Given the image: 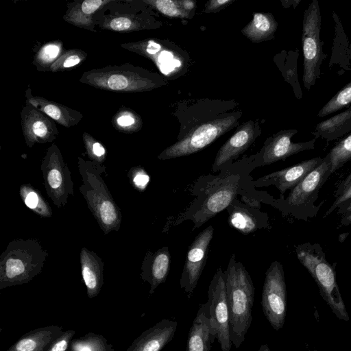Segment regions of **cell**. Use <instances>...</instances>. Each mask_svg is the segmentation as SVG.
<instances>
[{
  "mask_svg": "<svg viewBox=\"0 0 351 351\" xmlns=\"http://www.w3.org/2000/svg\"><path fill=\"white\" fill-rule=\"evenodd\" d=\"M331 165L328 154L315 169L293 188L285 200L287 210L295 217L308 221L316 217L321 205L317 206L321 188L331 175Z\"/></svg>",
  "mask_w": 351,
  "mask_h": 351,
  "instance_id": "6",
  "label": "cell"
},
{
  "mask_svg": "<svg viewBox=\"0 0 351 351\" xmlns=\"http://www.w3.org/2000/svg\"><path fill=\"white\" fill-rule=\"evenodd\" d=\"M60 45L59 44L49 43L44 45L35 57V61L39 66H48L58 59L60 53Z\"/></svg>",
  "mask_w": 351,
  "mask_h": 351,
  "instance_id": "36",
  "label": "cell"
},
{
  "mask_svg": "<svg viewBox=\"0 0 351 351\" xmlns=\"http://www.w3.org/2000/svg\"><path fill=\"white\" fill-rule=\"evenodd\" d=\"M256 138V130L252 121L242 124L237 132L219 149L213 165L214 171L225 163L246 150Z\"/></svg>",
  "mask_w": 351,
  "mask_h": 351,
  "instance_id": "18",
  "label": "cell"
},
{
  "mask_svg": "<svg viewBox=\"0 0 351 351\" xmlns=\"http://www.w3.org/2000/svg\"><path fill=\"white\" fill-rule=\"evenodd\" d=\"M229 223L241 233L247 234L254 232L258 228L255 216L247 208L235 206L232 202L229 205Z\"/></svg>",
  "mask_w": 351,
  "mask_h": 351,
  "instance_id": "27",
  "label": "cell"
},
{
  "mask_svg": "<svg viewBox=\"0 0 351 351\" xmlns=\"http://www.w3.org/2000/svg\"><path fill=\"white\" fill-rule=\"evenodd\" d=\"M170 259L167 247L146 255L142 264L141 276L150 285L149 295L154 293L159 285L165 282L169 271Z\"/></svg>",
  "mask_w": 351,
  "mask_h": 351,
  "instance_id": "20",
  "label": "cell"
},
{
  "mask_svg": "<svg viewBox=\"0 0 351 351\" xmlns=\"http://www.w3.org/2000/svg\"><path fill=\"white\" fill-rule=\"evenodd\" d=\"M351 132V106L316 125L312 134L326 141L340 138Z\"/></svg>",
  "mask_w": 351,
  "mask_h": 351,
  "instance_id": "23",
  "label": "cell"
},
{
  "mask_svg": "<svg viewBox=\"0 0 351 351\" xmlns=\"http://www.w3.org/2000/svg\"><path fill=\"white\" fill-rule=\"evenodd\" d=\"M84 141L89 158L92 161L102 164L105 160L106 149L98 141H95L90 135L84 134Z\"/></svg>",
  "mask_w": 351,
  "mask_h": 351,
  "instance_id": "37",
  "label": "cell"
},
{
  "mask_svg": "<svg viewBox=\"0 0 351 351\" xmlns=\"http://www.w3.org/2000/svg\"><path fill=\"white\" fill-rule=\"evenodd\" d=\"M62 327L49 325L30 330L5 351H46L50 343L62 332Z\"/></svg>",
  "mask_w": 351,
  "mask_h": 351,
  "instance_id": "22",
  "label": "cell"
},
{
  "mask_svg": "<svg viewBox=\"0 0 351 351\" xmlns=\"http://www.w3.org/2000/svg\"><path fill=\"white\" fill-rule=\"evenodd\" d=\"M80 81L97 88L121 93L147 91L157 86L141 69L128 64L86 71Z\"/></svg>",
  "mask_w": 351,
  "mask_h": 351,
  "instance_id": "5",
  "label": "cell"
},
{
  "mask_svg": "<svg viewBox=\"0 0 351 351\" xmlns=\"http://www.w3.org/2000/svg\"><path fill=\"white\" fill-rule=\"evenodd\" d=\"M277 22L269 13H255L252 20L242 29V33L254 43L270 39L277 29Z\"/></svg>",
  "mask_w": 351,
  "mask_h": 351,
  "instance_id": "26",
  "label": "cell"
},
{
  "mask_svg": "<svg viewBox=\"0 0 351 351\" xmlns=\"http://www.w3.org/2000/svg\"><path fill=\"white\" fill-rule=\"evenodd\" d=\"M86 56L82 51L73 49L61 55L50 66V70L56 72L77 65Z\"/></svg>",
  "mask_w": 351,
  "mask_h": 351,
  "instance_id": "35",
  "label": "cell"
},
{
  "mask_svg": "<svg viewBox=\"0 0 351 351\" xmlns=\"http://www.w3.org/2000/svg\"><path fill=\"white\" fill-rule=\"evenodd\" d=\"M340 224L342 226L351 224V210L342 215V217L340 219Z\"/></svg>",
  "mask_w": 351,
  "mask_h": 351,
  "instance_id": "43",
  "label": "cell"
},
{
  "mask_svg": "<svg viewBox=\"0 0 351 351\" xmlns=\"http://www.w3.org/2000/svg\"><path fill=\"white\" fill-rule=\"evenodd\" d=\"M323 161L317 156L306 160L293 166L271 173L257 180L258 186L274 185L281 196L289 189H292L299 184L311 171Z\"/></svg>",
  "mask_w": 351,
  "mask_h": 351,
  "instance_id": "15",
  "label": "cell"
},
{
  "mask_svg": "<svg viewBox=\"0 0 351 351\" xmlns=\"http://www.w3.org/2000/svg\"><path fill=\"white\" fill-rule=\"evenodd\" d=\"M27 102L66 128L76 125L83 117V115L77 110L40 97H27Z\"/></svg>",
  "mask_w": 351,
  "mask_h": 351,
  "instance_id": "24",
  "label": "cell"
},
{
  "mask_svg": "<svg viewBox=\"0 0 351 351\" xmlns=\"http://www.w3.org/2000/svg\"><path fill=\"white\" fill-rule=\"evenodd\" d=\"M239 184V177H230L218 185L207 196L200 210L196 214L195 223L197 227L206 221L227 208L235 197Z\"/></svg>",
  "mask_w": 351,
  "mask_h": 351,
  "instance_id": "16",
  "label": "cell"
},
{
  "mask_svg": "<svg viewBox=\"0 0 351 351\" xmlns=\"http://www.w3.org/2000/svg\"><path fill=\"white\" fill-rule=\"evenodd\" d=\"M297 130H285L275 134L264 148L262 156L263 165H269L306 150L315 148L316 138L308 141L294 143L291 141Z\"/></svg>",
  "mask_w": 351,
  "mask_h": 351,
  "instance_id": "14",
  "label": "cell"
},
{
  "mask_svg": "<svg viewBox=\"0 0 351 351\" xmlns=\"http://www.w3.org/2000/svg\"><path fill=\"white\" fill-rule=\"evenodd\" d=\"M335 199L330 207L324 215V218L329 216L337 210L339 215H341L344 208L351 200V171L349 174L339 184L334 193Z\"/></svg>",
  "mask_w": 351,
  "mask_h": 351,
  "instance_id": "32",
  "label": "cell"
},
{
  "mask_svg": "<svg viewBox=\"0 0 351 351\" xmlns=\"http://www.w3.org/2000/svg\"><path fill=\"white\" fill-rule=\"evenodd\" d=\"M112 1L85 0L71 5L64 16L66 21L79 27L93 31V14L101 7Z\"/></svg>",
  "mask_w": 351,
  "mask_h": 351,
  "instance_id": "25",
  "label": "cell"
},
{
  "mask_svg": "<svg viewBox=\"0 0 351 351\" xmlns=\"http://www.w3.org/2000/svg\"><path fill=\"white\" fill-rule=\"evenodd\" d=\"M350 210H351V200L348 202V204L344 208L341 215H343L344 213H346Z\"/></svg>",
  "mask_w": 351,
  "mask_h": 351,
  "instance_id": "44",
  "label": "cell"
},
{
  "mask_svg": "<svg viewBox=\"0 0 351 351\" xmlns=\"http://www.w3.org/2000/svg\"><path fill=\"white\" fill-rule=\"evenodd\" d=\"M351 106V81L337 92L319 111L318 117L330 115Z\"/></svg>",
  "mask_w": 351,
  "mask_h": 351,
  "instance_id": "33",
  "label": "cell"
},
{
  "mask_svg": "<svg viewBox=\"0 0 351 351\" xmlns=\"http://www.w3.org/2000/svg\"><path fill=\"white\" fill-rule=\"evenodd\" d=\"M232 0H210L205 5V12H217L232 3Z\"/></svg>",
  "mask_w": 351,
  "mask_h": 351,
  "instance_id": "41",
  "label": "cell"
},
{
  "mask_svg": "<svg viewBox=\"0 0 351 351\" xmlns=\"http://www.w3.org/2000/svg\"><path fill=\"white\" fill-rule=\"evenodd\" d=\"M214 229L209 226L201 232L189 248L180 278V287L190 297L195 289L206 264Z\"/></svg>",
  "mask_w": 351,
  "mask_h": 351,
  "instance_id": "12",
  "label": "cell"
},
{
  "mask_svg": "<svg viewBox=\"0 0 351 351\" xmlns=\"http://www.w3.org/2000/svg\"><path fill=\"white\" fill-rule=\"evenodd\" d=\"M178 323L162 319L136 338L125 351H161L174 337Z\"/></svg>",
  "mask_w": 351,
  "mask_h": 351,
  "instance_id": "17",
  "label": "cell"
},
{
  "mask_svg": "<svg viewBox=\"0 0 351 351\" xmlns=\"http://www.w3.org/2000/svg\"><path fill=\"white\" fill-rule=\"evenodd\" d=\"M258 351H270V349L267 344H263L259 348Z\"/></svg>",
  "mask_w": 351,
  "mask_h": 351,
  "instance_id": "45",
  "label": "cell"
},
{
  "mask_svg": "<svg viewBox=\"0 0 351 351\" xmlns=\"http://www.w3.org/2000/svg\"><path fill=\"white\" fill-rule=\"evenodd\" d=\"M328 154L331 165V173L351 160V132L337 142Z\"/></svg>",
  "mask_w": 351,
  "mask_h": 351,
  "instance_id": "31",
  "label": "cell"
},
{
  "mask_svg": "<svg viewBox=\"0 0 351 351\" xmlns=\"http://www.w3.org/2000/svg\"><path fill=\"white\" fill-rule=\"evenodd\" d=\"M130 179L133 186L138 191H143L149 182L150 178L147 172L140 167H136L129 172Z\"/></svg>",
  "mask_w": 351,
  "mask_h": 351,
  "instance_id": "39",
  "label": "cell"
},
{
  "mask_svg": "<svg viewBox=\"0 0 351 351\" xmlns=\"http://www.w3.org/2000/svg\"><path fill=\"white\" fill-rule=\"evenodd\" d=\"M80 264L87 295L92 299L99 295L104 285V263L95 252L82 247L80 252Z\"/></svg>",
  "mask_w": 351,
  "mask_h": 351,
  "instance_id": "19",
  "label": "cell"
},
{
  "mask_svg": "<svg viewBox=\"0 0 351 351\" xmlns=\"http://www.w3.org/2000/svg\"><path fill=\"white\" fill-rule=\"evenodd\" d=\"M213 341L208 301L201 304L190 328L186 351H210Z\"/></svg>",
  "mask_w": 351,
  "mask_h": 351,
  "instance_id": "21",
  "label": "cell"
},
{
  "mask_svg": "<svg viewBox=\"0 0 351 351\" xmlns=\"http://www.w3.org/2000/svg\"><path fill=\"white\" fill-rule=\"evenodd\" d=\"M261 306L265 317L276 330L285 324L287 313V289L283 267L274 261L265 273Z\"/></svg>",
  "mask_w": 351,
  "mask_h": 351,
  "instance_id": "11",
  "label": "cell"
},
{
  "mask_svg": "<svg viewBox=\"0 0 351 351\" xmlns=\"http://www.w3.org/2000/svg\"><path fill=\"white\" fill-rule=\"evenodd\" d=\"M47 114L28 104L21 112V124L26 144L45 143L56 139L58 132Z\"/></svg>",
  "mask_w": 351,
  "mask_h": 351,
  "instance_id": "13",
  "label": "cell"
},
{
  "mask_svg": "<svg viewBox=\"0 0 351 351\" xmlns=\"http://www.w3.org/2000/svg\"><path fill=\"white\" fill-rule=\"evenodd\" d=\"M117 124L122 128L134 127L136 130H138L137 127L139 126L136 124V117L130 112H126L120 115L117 119Z\"/></svg>",
  "mask_w": 351,
  "mask_h": 351,
  "instance_id": "40",
  "label": "cell"
},
{
  "mask_svg": "<svg viewBox=\"0 0 351 351\" xmlns=\"http://www.w3.org/2000/svg\"><path fill=\"white\" fill-rule=\"evenodd\" d=\"M82 184L80 191L104 234L118 231L122 215L101 177L106 167L101 163L78 158Z\"/></svg>",
  "mask_w": 351,
  "mask_h": 351,
  "instance_id": "2",
  "label": "cell"
},
{
  "mask_svg": "<svg viewBox=\"0 0 351 351\" xmlns=\"http://www.w3.org/2000/svg\"><path fill=\"white\" fill-rule=\"evenodd\" d=\"M20 195L25 205L41 217H50L52 210L40 193L32 185L25 184L20 187Z\"/></svg>",
  "mask_w": 351,
  "mask_h": 351,
  "instance_id": "29",
  "label": "cell"
},
{
  "mask_svg": "<svg viewBox=\"0 0 351 351\" xmlns=\"http://www.w3.org/2000/svg\"><path fill=\"white\" fill-rule=\"evenodd\" d=\"M230 315L232 344L238 348L245 339L252 323L255 288L251 276L241 262L232 254L224 271Z\"/></svg>",
  "mask_w": 351,
  "mask_h": 351,
  "instance_id": "1",
  "label": "cell"
},
{
  "mask_svg": "<svg viewBox=\"0 0 351 351\" xmlns=\"http://www.w3.org/2000/svg\"><path fill=\"white\" fill-rule=\"evenodd\" d=\"M208 314L213 341L216 339L222 351H230V315L224 271L218 268L208 291Z\"/></svg>",
  "mask_w": 351,
  "mask_h": 351,
  "instance_id": "10",
  "label": "cell"
},
{
  "mask_svg": "<svg viewBox=\"0 0 351 351\" xmlns=\"http://www.w3.org/2000/svg\"><path fill=\"white\" fill-rule=\"evenodd\" d=\"M295 253L299 261L317 283L322 298L333 313L338 319L348 321L350 317L336 280L335 264L331 265L326 260L319 243L300 244L295 247Z\"/></svg>",
  "mask_w": 351,
  "mask_h": 351,
  "instance_id": "4",
  "label": "cell"
},
{
  "mask_svg": "<svg viewBox=\"0 0 351 351\" xmlns=\"http://www.w3.org/2000/svg\"><path fill=\"white\" fill-rule=\"evenodd\" d=\"M181 3L183 8L188 12L192 11L195 7V1L192 0H181Z\"/></svg>",
  "mask_w": 351,
  "mask_h": 351,
  "instance_id": "42",
  "label": "cell"
},
{
  "mask_svg": "<svg viewBox=\"0 0 351 351\" xmlns=\"http://www.w3.org/2000/svg\"><path fill=\"white\" fill-rule=\"evenodd\" d=\"M145 3L152 5L163 15L170 18H188L189 12L186 11L181 0H149Z\"/></svg>",
  "mask_w": 351,
  "mask_h": 351,
  "instance_id": "34",
  "label": "cell"
},
{
  "mask_svg": "<svg viewBox=\"0 0 351 351\" xmlns=\"http://www.w3.org/2000/svg\"><path fill=\"white\" fill-rule=\"evenodd\" d=\"M236 121L234 116H230L202 123L165 149L158 155V158H175L200 151L230 130Z\"/></svg>",
  "mask_w": 351,
  "mask_h": 351,
  "instance_id": "8",
  "label": "cell"
},
{
  "mask_svg": "<svg viewBox=\"0 0 351 351\" xmlns=\"http://www.w3.org/2000/svg\"><path fill=\"white\" fill-rule=\"evenodd\" d=\"M75 334V330L71 329L62 331L50 343L46 351H68Z\"/></svg>",
  "mask_w": 351,
  "mask_h": 351,
  "instance_id": "38",
  "label": "cell"
},
{
  "mask_svg": "<svg viewBox=\"0 0 351 351\" xmlns=\"http://www.w3.org/2000/svg\"><path fill=\"white\" fill-rule=\"evenodd\" d=\"M321 14L317 0H313L304 13L302 23L303 75L304 88L309 90L319 78L326 55L320 40Z\"/></svg>",
  "mask_w": 351,
  "mask_h": 351,
  "instance_id": "7",
  "label": "cell"
},
{
  "mask_svg": "<svg viewBox=\"0 0 351 351\" xmlns=\"http://www.w3.org/2000/svg\"><path fill=\"white\" fill-rule=\"evenodd\" d=\"M100 25L103 29L117 32L134 31L144 28L142 19L132 14L105 16L101 20Z\"/></svg>",
  "mask_w": 351,
  "mask_h": 351,
  "instance_id": "30",
  "label": "cell"
},
{
  "mask_svg": "<svg viewBox=\"0 0 351 351\" xmlns=\"http://www.w3.org/2000/svg\"><path fill=\"white\" fill-rule=\"evenodd\" d=\"M68 351H115V350L103 335L90 332L73 339Z\"/></svg>",
  "mask_w": 351,
  "mask_h": 351,
  "instance_id": "28",
  "label": "cell"
},
{
  "mask_svg": "<svg viewBox=\"0 0 351 351\" xmlns=\"http://www.w3.org/2000/svg\"><path fill=\"white\" fill-rule=\"evenodd\" d=\"M40 169L48 197L58 208L64 206L69 197L73 195V182L71 172L56 145L47 149Z\"/></svg>",
  "mask_w": 351,
  "mask_h": 351,
  "instance_id": "9",
  "label": "cell"
},
{
  "mask_svg": "<svg viewBox=\"0 0 351 351\" xmlns=\"http://www.w3.org/2000/svg\"><path fill=\"white\" fill-rule=\"evenodd\" d=\"M47 256L34 239L10 241L0 256V289L30 282L42 271Z\"/></svg>",
  "mask_w": 351,
  "mask_h": 351,
  "instance_id": "3",
  "label": "cell"
}]
</instances>
